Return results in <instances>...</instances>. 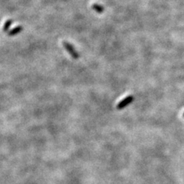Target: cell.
I'll use <instances>...</instances> for the list:
<instances>
[{"label":"cell","mask_w":184,"mask_h":184,"mask_svg":"<svg viewBox=\"0 0 184 184\" xmlns=\"http://www.w3.org/2000/svg\"><path fill=\"white\" fill-rule=\"evenodd\" d=\"M11 22H12V21H11V20H8V21H7L6 23H5V27H4V30H5V31H7V29H8V27L10 26V24H11Z\"/></svg>","instance_id":"obj_5"},{"label":"cell","mask_w":184,"mask_h":184,"mask_svg":"<svg viewBox=\"0 0 184 184\" xmlns=\"http://www.w3.org/2000/svg\"><path fill=\"white\" fill-rule=\"evenodd\" d=\"M21 27H16V28H14L13 30H12V31L8 33V34H9V35H15V34L19 33L20 31H21Z\"/></svg>","instance_id":"obj_3"},{"label":"cell","mask_w":184,"mask_h":184,"mask_svg":"<svg viewBox=\"0 0 184 184\" xmlns=\"http://www.w3.org/2000/svg\"><path fill=\"white\" fill-rule=\"evenodd\" d=\"M93 8H94L95 11L100 12V13L104 10L103 7H102L100 5H97V4H94V5H93Z\"/></svg>","instance_id":"obj_4"},{"label":"cell","mask_w":184,"mask_h":184,"mask_svg":"<svg viewBox=\"0 0 184 184\" xmlns=\"http://www.w3.org/2000/svg\"><path fill=\"white\" fill-rule=\"evenodd\" d=\"M133 95L126 96L125 98H123V100H121L118 104H117V105L116 107H117V110H123V108H125L126 107H127L129 104H130L133 102Z\"/></svg>","instance_id":"obj_1"},{"label":"cell","mask_w":184,"mask_h":184,"mask_svg":"<svg viewBox=\"0 0 184 184\" xmlns=\"http://www.w3.org/2000/svg\"><path fill=\"white\" fill-rule=\"evenodd\" d=\"M63 45H64V48L66 49V51H67V52L70 54V55H71L73 58H74V59H77V58H78V57H79L78 53L75 51V49H74V47H73L71 44H69L68 42L64 41V42H63Z\"/></svg>","instance_id":"obj_2"}]
</instances>
